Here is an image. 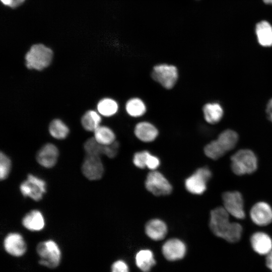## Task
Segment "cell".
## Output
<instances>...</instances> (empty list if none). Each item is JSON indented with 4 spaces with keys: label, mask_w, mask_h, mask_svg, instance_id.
I'll list each match as a JSON object with an SVG mask.
<instances>
[{
    "label": "cell",
    "mask_w": 272,
    "mask_h": 272,
    "mask_svg": "<svg viewBox=\"0 0 272 272\" xmlns=\"http://www.w3.org/2000/svg\"><path fill=\"white\" fill-rule=\"evenodd\" d=\"M101 116L98 111L93 110H88L82 116L81 124L87 131L94 132L101 125Z\"/></svg>",
    "instance_id": "obj_26"
},
{
    "label": "cell",
    "mask_w": 272,
    "mask_h": 272,
    "mask_svg": "<svg viewBox=\"0 0 272 272\" xmlns=\"http://www.w3.org/2000/svg\"><path fill=\"white\" fill-rule=\"evenodd\" d=\"M145 232L151 239L159 241L163 239L167 233L166 224L162 220L154 219L150 220L146 225Z\"/></svg>",
    "instance_id": "obj_20"
},
{
    "label": "cell",
    "mask_w": 272,
    "mask_h": 272,
    "mask_svg": "<svg viewBox=\"0 0 272 272\" xmlns=\"http://www.w3.org/2000/svg\"><path fill=\"white\" fill-rule=\"evenodd\" d=\"M24 228L31 231H40L45 226V218L41 211L33 210L27 213L22 220Z\"/></svg>",
    "instance_id": "obj_17"
},
{
    "label": "cell",
    "mask_w": 272,
    "mask_h": 272,
    "mask_svg": "<svg viewBox=\"0 0 272 272\" xmlns=\"http://www.w3.org/2000/svg\"><path fill=\"white\" fill-rule=\"evenodd\" d=\"M135 263L137 266L144 272L148 271L155 264L153 253L149 249H143L136 254Z\"/></svg>",
    "instance_id": "obj_25"
},
{
    "label": "cell",
    "mask_w": 272,
    "mask_h": 272,
    "mask_svg": "<svg viewBox=\"0 0 272 272\" xmlns=\"http://www.w3.org/2000/svg\"><path fill=\"white\" fill-rule=\"evenodd\" d=\"M153 80L166 90L173 89L176 85L179 77L178 67L172 64L160 63L155 65L151 71Z\"/></svg>",
    "instance_id": "obj_4"
},
{
    "label": "cell",
    "mask_w": 272,
    "mask_h": 272,
    "mask_svg": "<svg viewBox=\"0 0 272 272\" xmlns=\"http://www.w3.org/2000/svg\"><path fill=\"white\" fill-rule=\"evenodd\" d=\"M134 136L140 141L149 143L155 141L159 134L157 126L149 120L137 122L133 127Z\"/></svg>",
    "instance_id": "obj_12"
},
{
    "label": "cell",
    "mask_w": 272,
    "mask_h": 272,
    "mask_svg": "<svg viewBox=\"0 0 272 272\" xmlns=\"http://www.w3.org/2000/svg\"><path fill=\"white\" fill-rule=\"evenodd\" d=\"M150 152L143 150L136 152L133 157L134 165L140 169L146 167V162Z\"/></svg>",
    "instance_id": "obj_30"
},
{
    "label": "cell",
    "mask_w": 272,
    "mask_h": 272,
    "mask_svg": "<svg viewBox=\"0 0 272 272\" xmlns=\"http://www.w3.org/2000/svg\"><path fill=\"white\" fill-rule=\"evenodd\" d=\"M53 55L51 49L45 45L33 44L25 54V65L29 69L41 71L50 64Z\"/></svg>",
    "instance_id": "obj_2"
},
{
    "label": "cell",
    "mask_w": 272,
    "mask_h": 272,
    "mask_svg": "<svg viewBox=\"0 0 272 272\" xmlns=\"http://www.w3.org/2000/svg\"><path fill=\"white\" fill-rule=\"evenodd\" d=\"M160 164L159 158L150 152L146 162V167L152 171L155 170L159 166Z\"/></svg>",
    "instance_id": "obj_32"
},
{
    "label": "cell",
    "mask_w": 272,
    "mask_h": 272,
    "mask_svg": "<svg viewBox=\"0 0 272 272\" xmlns=\"http://www.w3.org/2000/svg\"><path fill=\"white\" fill-rule=\"evenodd\" d=\"M202 112L205 120L212 124H216L220 121L223 114L221 106L215 102L205 104L202 108Z\"/></svg>",
    "instance_id": "obj_23"
},
{
    "label": "cell",
    "mask_w": 272,
    "mask_h": 272,
    "mask_svg": "<svg viewBox=\"0 0 272 272\" xmlns=\"http://www.w3.org/2000/svg\"><path fill=\"white\" fill-rule=\"evenodd\" d=\"M162 252L164 257L169 261L183 258L186 252L185 244L180 240L172 238L166 241L163 245Z\"/></svg>",
    "instance_id": "obj_14"
},
{
    "label": "cell",
    "mask_w": 272,
    "mask_h": 272,
    "mask_svg": "<svg viewBox=\"0 0 272 272\" xmlns=\"http://www.w3.org/2000/svg\"><path fill=\"white\" fill-rule=\"evenodd\" d=\"M12 162L10 158L4 153L0 154V178L3 180L7 178L10 173Z\"/></svg>",
    "instance_id": "obj_29"
},
{
    "label": "cell",
    "mask_w": 272,
    "mask_h": 272,
    "mask_svg": "<svg viewBox=\"0 0 272 272\" xmlns=\"http://www.w3.org/2000/svg\"><path fill=\"white\" fill-rule=\"evenodd\" d=\"M94 138L102 146L110 145L116 141V134L113 130L105 125H100L95 130Z\"/></svg>",
    "instance_id": "obj_24"
},
{
    "label": "cell",
    "mask_w": 272,
    "mask_h": 272,
    "mask_svg": "<svg viewBox=\"0 0 272 272\" xmlns=\"http://www.w3.org/2000/svg\"><path fill=\"white\" fill-rule=\"evenodd\" d=\"M238 140V134L232 130H226L221 132L217 140L213 142L216 148L223 156L232 150L236 145Z\"/></svg>",
    "instance_id": "obj_16"
},
{
    "label": "cell",
    "mask_w": 272,
    "mask_h": 272,
    "mask_svg": "<svg viewBox=\"0 0 272 272\" xmlns=\"http://www.w3.org/2000/svg\"><path fill=\"white\" fill-rule=\"evenodd\" d=\"M266 265L272 271V250L266 255Z\"/></svg>",
    "instance_id": "obj_35"
},
{
    "label": "cell",
    "mask_w": 272,
    "mask_h": 272,
    "mask_svg": "<svg viewBox=\"0 0 272 272\" xmlns=\"http://www.w3.org/2000/svg\"><path fill=\"white\" fill-rule=\"evenodd\" d=\"M250 216L251 220L256 225L266 226L272 222V209L266 202H258L251 209Z\"/></svg>",
    "instance_id": "obj_15"
},
{
    "label": "cell",
    "mask_w": 272,
    "mask_h": 272,
    "mask_svg": "<svg viewBox=\"0 0 272 272\" xmlns=\"http://www.w3.org/2000/svg\"><path fill=\"white\" fill-rule=\"evenodd\" d=\"M255 32L259 43L264 47L272 46V27L266 21H262L256 25Z\"/></svg>",
    "instance_id": "obj_22"
},
{
    "label": "cell",
    "mask_w": 272,
    "mask_h": 272,
    "mask_svg": "<svg viewBox=\"0 0 272 272\" xmlns=\"http://www.w3.org/2000/svg\"><path fill=\"white\" fill-rule=\"evenodd\" d=\"M50 134L57 140H63L69 133V128L66 124L59 119L52 120L49 125Z\"/></svg>",
    "instance_id": "obj_27"
},
{
    "label": "cell",
    "mask_w": 272,
    "mask_h": 272,
    "mask_svg": "<svg viewBox=\"0 0 272 272\" xmlns=\"http://www.w3.org/2000/svg\"><path fill=\"white\" fill-rule=\"evenodd\" d=\"M3 245L5 251L15 257H20L26 253L27 244L22 235L17 232L8 233L5 237Z\"/></svg>",
    "instance_id": "obj_11"
},
{
    "label": "cell",
    "mask_w": 272,
    "mask_h": 272,
    "mask_svg": "<svg viewBox=\"0 0 272 272\" xmlns=\"http://www.w3.org/2000/svg\"><path fill=\"white\" fill-rule=\"evenodd\" d=\"M147 109L145 101L137 96L128 98L124 104L125 113L128 116L133 118L142 117L146 114Z\"/></svg>",
    "instance_id": "obj_18"
},
{
    "label": "cell",
    "mask_w": 272,
    "mask_h": 272,
    "mask_svg": "<svg viewBox=\"0 0 272 272\" xmlns=\"http://www.w3.org/2000/svg\"><path fill=\"white\" fill-rule=\"evenodd\" d=\"M119 146L116 141L110 145L104 146V155L109 158H114L118 153Z\"/></svg>",
    "instance_id": "obj_31"
},
{
    "label": "cell",
    "mask_w": 272,
    "mask_h": 272,
    "mask_svg": "<svg viewBox=\"0 0 272 272\" xmlns=\"http://www.w3.org/2000/svg\"><path fill=\"white\" fill-rule=\"evenodd\" d=\"M210 228L214 235L232 243L241 238L242 228L238 223L230 222L229 214L223 207H218L210 213Z\"/></svg>",
    "instance_id": "obj_1"
},
{
    "label": "cell",
    "mask_w": 272,
    "mask_h": 272,
    "mask_svg": "<svg viewBox=\"0 0 272 272\" xmlns=\"http://www.w3.org/2000/svg\"><path fill=\"white\" fill-rule=\"evenodd\" d=\"M25 0H1V3L5 6L11 8H15L22 5Z\"/></svg>",
    "instance_id": "obj_34"
},
{
    "label": "cell",
    "mask_w": 272,
    "mask_h": 272,
    "mask_svg": "<svg viewBox=\"0 0 272 272\" xmlns=\"http://www.w3.org/2000/svg\"><path fill=\"white\" fill-rule=\"evenodd\" d=\"M81 170L88 180L101 179L104 172V167L100 156L86 155L82 163Z\"/></svg>",
    "instance_id": "obj_10"
},
{
    "label": "cell",
    "mask_w": 272,
    "mask_h": 272,
    "mask_svg": "<svg viewBox=\"0 0 272 272\" xmlns=\"http://www.w3.org/2000/svg\"><path fill=\"white\" fill-rule=\"evenodd\" d=\"M147 189L156 196L169 194L172 187L168 180L160 172L153 170L148 173L146 181Z\"/></svg>",
    "instance_id": "obj_8"
},
{
    "label": "cell",
    "mask_w": 272,
    "mask_h": 272,
    "mask_svg": "<svg viewBox=\"0 0 272 272\" xmlns=\"http://www.w3.org/2000/svg\"><path fill=\"white\" fill-rule=\"evenodd\" d=\"M20 190L24 197L39 201L46 193V183L43 179L29 174L26 179L20 184Z\"/></svg>",
    "instance_id": "obj_6"
},
{
    "label": "cell",
    "mask_w": 272,
    "mask_h": 272,
    "mask_svg": "<svg viewBox=\"0 0 272 272\" xmlns=\"http://www.w3.org/2000/svg\"><path fill=\"white\" fill-rule=\"evenodd\" d=\"M222 200L223 208L229 215L238 219L245 218L243 199L239 192H225L222 194Z\"/></svg>",
    "instance_id": "obj_9"
},
{
    "label": "cell",
    "mask_w": 272,
    "mask_h": 272,
    "mask_svg": "<svg viewBox=\"0 0 272 272\" xmlns=\"http://www.w3.org/2000/svg\"><path fill=\"white\" fill-rule=\"evenodd\" d=\"M111 272H129L127 264L123 260H118L113 262L111 266Z\"/></svg>",
    "instance_id": "obj_33"
},
{
    "label": "cell",
    "mask_w": 272,
    "mask_h": 272,
    "mask_svg": "<svg viewBox=\"0 0 272 272\" xmlns=\"http://www.w3.org/2000/svg\"><path fill=\"white\" fill-rule=\"evenodd\" d=\"M212 177L210 170L205 167L197 169L185 181L187 191L194 194H202L207 189V183Z\"/></svg>",
    "instance_id": "obj_7"
},
{
    "label": "cell",
    "mask_w": 272,
    "mask_h": 272,
    "mask_svg": "<svg viewBox=\"0 0 272 272\" xmlns=\"http://www.w3.org/2000/svg\"><path fill=\"white\" fill-rule=\"evenodd\" d=\"M266 113L269 120L272 121V99L269 101L267 104Z\"/></svg>",
    "instance_id": "obj_36"
},
{
    "label": "cell",
    "mask_w": 272,
    "mask_h": 272,
    "mask_svg": "<svg viewBox=\"0 0 272 272\" xmlns=\"http://www.w3.org/2000/svg\"><path fill=\"white\" fill-rule=\"evenodd\" d=\"M263 1L265 4L272 5V0H263Z\"/></svg>",
    "instance_id": "obj_37"
},
{
    "label": "cell",
    "mask_w": 272,
    "mask_h": 272,
    "mask_svg": "<svg viewBox=\"0 0 272 272\" xmlns=\"http://www.w3.org/2000/svg\"><path fill=\"white\" fill-rule=\"evenodd\" d=\"M231 167L234 173L243 175L253 173L257 168V160L254 153L248 149L240 150L231 158Z\"/></svg>",
    "instance_id": "obj_5"
},
{
    "label": "cell",
    "mask_w": 272,
    "mask_h": 272,
    "mask_svg": "<svg viewBox=\"0 0 272 272\" xmlns=\"http://www.w3.org/2000/svg\"><path fill=\"white\" fill-rule=\"evenodd\" d=\"M59 156L58 148L52 143L44 145L37 152L36 159L38 163L46 168L54 167Z\"/></svg>",
    "instance_id": "obj_13"
},
{
    "label": "cell",
    "mask_w": 272,
    "mask_h": 272,
    "mask_svg": "<svg viewBox=\"0 0 272 272\" xmlns=\"http://www.w3.org/2000/svg\"><path fill=\"white\" fill-rule=\"evenodd\" d=\"M86 155L100 156L104 155V146L99 144L94 137L88 139L84 145Z\"/></svg>",
    "instance_id": "obj_28"
},
{
    "label": "cell",
    "mask_w": 272,
    "mask_h": 272,
    "mask_svg": "<svg viewBox=\"0 0 272 272\" xmlns=\"http://www.w3.org/2000/svg\"><path fill=\"white\" fill-rule=\"evenodd\" d=\"M119 109L118 102L112 98L104 97L98 102L97 110L102 116L110 117L116 115Z\"/></svg>",
    "instance_id": "obj_21"
},
{
    "label": "cell",
    "mask_w": 272,
    "mask_h": 272,
    "mask_svg": "<svg viewBox=\"0 0 272 272\" xmlns=\"http://www.w3.org/2000/svg\"><path fill=\"white\" fill-rule=\"evenodd\" d=\"M36 252L39 257L40 265L49 268H55L59 265L61 252L54 240L49 239L40 242L36 246Z\"/></svg>",
    "instance_id": "obj_3"
},
{
    "label": "cell",
    "mask_w": 272,
    "mask_h": 272,
    "mask_svg": "<svg viewBox=\"0 0 272 272\" xmlns=\"http://www.w3.org/2000/svg\"><path fill=\"white\" fill-rule=\"evenodd\" d=\"M250 242L253 249L260 255H267L272 250V240L266 233L258 232L251 237Z\"/></svg>",
    "instance_id": "obj_19"
}]
</instances>
